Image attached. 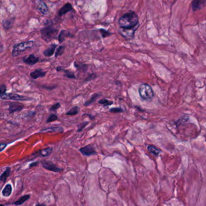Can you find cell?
I'll list each match as a JSON object with an SVG mask.
<instances>
[{"label": "cell", "instance_id": "cell-1", "mask_svg": "<svg viewBox=\"0 0 206 206\" xmlns=\"http://www.w3.org/2000/svg\"><path fill=\"white\" fill-rule=\"evenodd\" d=\"M118 22L120 28L131 29L139 24L138 16L136 12L130 11L121 16Z\"/></svg>", "mask_w": 206, "mask_h": 206}, {"label": "cell", "instance_id": "cell-2", "mask_svg": "<svg viewBox=\"0 0 206 206\" xmlns=\"http://www.w3.org/2000/svg\"><path fill=\"white\" fill-rule=\"evenodd\" d=\"M40 32L41 38L46 42H50L53 39L58 38L59 30L53 27L52 25L44 27Z\"/></svg>", "mask_w": 206, "mask_h": 206}, {"label": "cell", "instance_id": "cell-3", "mask_svg": "<svg viewBox=\"0 0 206 206\" xmlns=\"http://www.w3.org/2000/svg\"><path fill=\"white\" fill-rule=\"evenodd\" d=\"M35 45L34 41H28L17 43L13 47L12 55L13 57H17L25 50L33 48Z\"/></svg>", "mask_w": 206, "mask_h": 206}, {"label": "cell", "instance_id": "cell-4", "mask_svg": "<svg viewBox=\"0 0 206 206\" xmlns=\"http://www.w3.org/2000/svg\"><path fill=\"white\" fill-rule=\"evenodd\" d=\"M138 93L141 99L145 100H150L154 97V91L152 88L147 84H141L138 87Z\"/></svg>", "mask_w": 206, "mask_h": 206}, {"label": "cell", "instance_id": "cell-5", "mask_svg": "<svg viewBox=\"0 0 206 206\" xmlns=\"http://www.w3.org/2000/svg\"><path fill=\"white\" fill-rule=\"evenodd\" d=\"M1 100H10L15 101H25L32 100V99L27 97L24 96L19 95L16 93H6L4 95H0Z\"/></svg>", "mask_w": 206, "mask_h": 206}, {"label": "cell", "instance_id": "cell-6", "mask_svg": "<svg viewBox=\"0 0 206 206\" xmlns=\"http://www.w3.org/2000/svg\"><path fill=\"white\" fill-rule=\"evenodd\" d=\"M139 27V24L137 25L136 27L131 28V29H122L120 28L119 32L122 36H123L125 39L130 40L132 39L134 36L136 31L137 30Z\"/></svg>", "mask_w": 206, "mask_h": 206}, {"label": "cell", "instance_id": "cell-7", "mask_svg": "<svg viewBox=\"0 0 206 206\" xmlns=\"http://www.w3.org/2000/svg\"><path fill=\"white\" fill-rule=\"evenodd\" d=\"M39 58L36 56L34 54H31L27 56L22 58L23 62L29 66H33L36 64L39 61Z\"/></svg>", "mask_w": 206, "mask_h": 206}, {"label": "cell", "instance_id": "cell-8", "mask_svg": "<svg viewBox=\"0 0 206 206\" xmlns=\"http://www.w3.org/2000/svg\"><path fill=\"white\" fill-rule=\"evenodd\" d=\"M37 8L43 15H47L49 13V9L45 2L42 1H39L37 4Z\"/></svg>", "mask_w": 206, "mask_h": 206}, {"label": "cell", "instance_id": "cell-9", "mask_svg": "<svg viewBox=\"0 0 206 206\" xmlns=\"http://www.w3.org/2000/svg\"><path fill=\"white\" fill-rule=\"evenodd\" d=\"M80 151L82 154L85 156H89L96 154L94 147L91 145H88L81 148L80 149Z\"/></svg>", "mask_w": 206, "mask_h": 206}, {"label": "cell", "instance_id": "cell-10", "mask_svg": "<svg viewBox=\"0 0 206 206\" xmlns=\"http://www.w3.org/2000/svg\"><path fill=\"white\" fill-rule=\"evenodd\" d=\"M42 166L46 169L53 172H59L62 171V169L58 167L55 164H54L51 161H42Z\"/></svg>", "mask_w": 206, "mask_h": 206}, {"label": "cell", "instance_id": "cell-11", "mask_svg": "<svg viewBox=\"0 0 206 206\" xmlns=\"http://www.w3.org/2000/svg\"><path fill=\"white\" fill-rule=\"evenodd\" d=\"M47 71H44L42 69H36L32 72L30 73V76L33 79H37L38 78L40 77H44L46 76V74H47Z\"/></svg>", "mask_w": 206, "mask_h": 206}, {"label": "cell", "instance_id": "cell-12", "mask_svg": "<svg viewBox=\"0 0 206 206\" xmlns=\"http://www.w3.org/2000/svg\"><path fill=\"white\" fill-rule=\"evenodd\" d=\"M15 17H10V18H8L4 19L2 22V25L4 29L6 30L10 29L13 25V24L15 20Z\"/></svg>", "mask_w": 206, "mask_h": 206}, {"label": "cell", "instance_id": "cell-13", "mask_svg": "<svg viewBox=\"0 0 206 206\" xmlns=\"http://www.w3.org/2000/svg\"><path fill=\"white\" fill-rule=\"evenodd\" d=\"M24 109V106L20 103H11L8 108V111L10 114H13L15 112H19Z\"/></svg>", "mask_w": 206, "mask_h": 206}, {"label": "cell", "instance_id": "cell-14", "mask_svg": "<svg viewBox=\"0 0 206 206\" xmlns=\"http://www.w3.org/2000/svg\"><path fill=\"white\" fill-rule=\"evenodd\" d=\"M57 47L58 46L56 44H50L49 46V47L43 52V55L46 57H51L53 55V54H55Z\"/></svg>", "mask_w": 206, "mask_h": 206}, {"label": "cell", "instance_id": "cell-15", "mask_svg": "<svg viewBox=\"0 0 206 206\" xmlns=\"http://www.w3.org/2000/svg\"><path fill=\"white\" fill-rule=\"evenodd\" d=\"M73 10V5L71 3L67 2L59 10L58 12V15L59 16H62L64 15H66L67 13Z\"/></svg>", "mask_w": 206, "mask_h": 206}, {"label": "cell", "instance_id": "cell-16", "mask_svg": "<svg viewBox=\"0 0 206 206\" xmlns=\"http://www.w3.org/2000/svg\"><path fill=\"white\" fill-rule=\"evenodd\" d=\"M206 3L205 1H198V0L194 1L192 3V8L194 11L198 10L202 8L205 5Z\"/></svg>", "mask_w": 206, "mask_h": 206}, {"label": "cell", "instance_id": "cell-17", "mask_svg": "<svg viewBox=\"0 0 206 206\" xmlns=\"http://www.w3.org/2000/svg\"><path fill=\"white\" fill-rule=\"evenodd\" d=\"M73 35H71L69 32H67L66 30H62L61 32L59 33V36H58V41L59 43L63 42L67 37H73Z\"/></svg>", "mask_w": 206, "mask_h": 206}, {"label": "cell", "instance_id": "cell-18", "mask_svg": "<svg viewBox=\"0 0 206 206\" xmlns=\"http://www.w3.org/2000/svg\"><path fill=\"white\" fill-rule=\"evenodd\" d=\"M147 149L149 152L152 154L155 157H158L161 152V150L160 149H159L158 147H157L156 146L154 145H149Z\"/></svg>", "mask_w": 206, "mask_h": 206}, {"label": "cell", "instance_id": "cell-19", "mask_svg": "<svg viewBox=\"0 0 206 206\" xmlns=\"http://www.w3.org/2000/svg\"><path fill=\"white\" fill-rule=\"evenodd\" d=\"M74 66L76 69L77 70L79 71H82V72H85L88 69V66L85 64L79 62L78 61H75L74 63Z\"/></svg>", "mask_w": 206, "mask_h": 206}, {"label": "cell", "instance_id": "cell-20", "mask_svg": "<svg viewBox=\"0 0 206 206\" xmlns=\"http://www.w3.org/2000/svg\"><path fill=\"white\" fill-rule=\"evenodd\" d=\"M100 96V94H98V93H94V94L92 95V96L91 97V98L87 100L86 102H85V103H84V105L85 106H88L89 105H91V104L94 103L96 100Z\"/></svg>", "mask_w": 206, "mask_h": 206}, {"label": "cell", "instance_id": "cell-21", "mask_svg": "<svg viewBox=\"0 0 206 206\" xmlns=\"http://www.w3.org/2000/svg\"><path fill=\"white\" fill-rule=\"evenodd\" d=\"M12 192V187L10 184H7L2 191V195L4 197H9Z\"/></svg>", "mask_w": 206, "mask_h": 206}, {"label": "cell", "instance_id": "cell-22", "mask_svg": "<svg viewBox=\"0 0 206 206\" xmlns=\"http://www.w3.org/2000/svg\"><path fill=\"white\" fill-rule=\"evenodd\" d=\"M64 131V130L61 127H50L46 129H44L41 131V132H59L62 133Z\"/></svg>", "mask_w": 206, "mask_h": 206}, {"label": "cell", "instance_id": "cell-23", "mask_svg": "<svg viewBox=\"0 0 206 206\" xmlns=\"http://www.w3.org/2000/svg\"><path fill=\"white\" fill-rule=\"evenodd\" d=\"M30 195H26L22 196L17 201L14 203L13 204H15L16 206H20V205L22 204L24 202H25L29 198H30Z\"/></svg>", "mask_w": 206, "mask_h": 206}, {"label": "cell", "instance_id": "cell-24", "mask_svg": "<svg viewBox=\"0 0 206 206\" xmlns=\"http://www.w3.org/2000/svg\"><path fill=\"white\" fill-rule=\"evenodd\" d=\"M52 147H47L39 151V155L42 157H46L49 155L52 152Z\"/></svg>", "mask_w": 206, "mask_h": 206}, {"label": "cell", "instance_id": "cell-25", "mask_svg": "<svg viewBox=\"0 0 206 206\" xmlns=\"http://www.w3.org/2000/svg\"><path fill=\"white\" fill-rule=\"evenodd\" d=\"M79 107L78 106H75L69 110L68 112L66 113L67 116H75L79 113Z\"/></svg>", "mask_w": 206, "mask_h": 206}, {"label": "cell", "instance_id": "cell-26", "mask_svg": "<svg viewBox=\"0 0 206 206\" xmlns=\"http://www.w3.org/2000/svg\"><path fill=\"white\" fill-rule=\"evenodd\" d=\"M98 103L102 105L103 106L105 107V106H108L113 105V102L112 100H109L106 99H100V100H99Z\"/></svg>", "mask_w": 206, "mask_h": 206}, {"label": "cell", "instance_id": "cell-27", "mask_svg": "<svg viewBox=\"0 0 206 206\" xmlns=\"http://www.w3.org/2000/svg\"><path fill=\"white\" fill-rule=\"evenodd\" d=\"M65 49H66V47L64 46H61L58 47V48L57 49V50L55 52V57L58 58L59 56H62L64 53Z\"/></svg>", "mask_w": 206, "mask_h": 206}, {"label": "cell", "instance_id": "cell-28", "mask_svg": "<svg viewBox=\"0 0 206 206\" xmlns=\"http://www.w3.org/2000/svg\"><path fill=\"white\" fill-rule=\"evenodd\" d=\"M64 76L69 78V79H76V76L75 75V74L71 71L69 69H65L64 71Z\"/></svg>", "mask_w": 206, "mask_h": 206}, {"label": "cell", "instance_id": "cell-29", "mask_svg": "<svg viewBox=\"0 0 206 206\" xmlns=\"http://www.w3.org/2000/svg\"><path fill=\"white\" fill-rule=\"evenodd\" d=\"M10 169L9 168H7L1 175V177H0V180L1 181H5V180H7V177H8L9 174H10Z\"/></svg>", "mask_w": 206, "mask_h": 206}, {"label": "cell", "instance_id": "cell-30", "mask_svg": "<svg viewBox=\"0 0 206 206\" xmlns=\"http://www.w3.org/2000/svg\"><path fill=\"white\" fill-rule=\"evenodd\" d=\"M99 31L100 32V34H101L102 37L103 38L108 37V36H111V35H113L112 33H111V32H108V30H105V29H100L99 30Z\"/></svg>", "mask_w": 206, "mask_h": 206}, {"label": "cell", "instance_id": "cell-31", "mask_svg": "<svg viewBox=\"0 0 206 206\" xmlns=\"http://www.w3.org/2000/svg\"><path fill=\"white\" fill-rule=\"evenodd\" d=\"M58 119V117L57 116V115L54 114V113H52V114L49 115V116L48 117V118L46 120V122L47 123H51V122H53L54 121L57 120Z\"/></svg>", "mask_w": 206, "mask_h": 206}, {"label": "cell", "instance_id": "cell-32", "mask_svg": "<svg viewBox=\"0 0 206 206\" xmlns=\"http://www.w3.org/2000/svg\"><path fill=\"white\" fill-rule=\"evenodd\" d=\"M97 77V74L96 73H91V74H89L87 77H86V79H85L84 82H90L93 80H94V79H96Z\"/></svg>", "mask_w": 206, "mask_h": 206}, {"label": "cell", "instance_id": "cell-33", "mask_svg": "<svg viewBox=\"0 0 206 206\" xmlns=\"http://www.w3.org/2000/svg\"><path fill=\"white\" fill-rule=\"evenodd\" d=\"M109 111L110 113H123L124 112L123 110L121 108H119V107H117V108H111L110 109Z\"/></svg>", "mask_w": 206, "mask_h": 206}, {"label": "cell", "instance_id": "cell-34", "mask_svg": "<svg viewBox=\"0 0 206 206\" xmlns=\"http://www.w3.org/2000/svg\"><path fill=\"white\" fill-rule=\"evenodd\" d=\"M60 108H61V104H60V103L57 102V103H56L55 104L53 105L50 108L49 110H50V111H56L57 110H58V109Z\"/></svg>", "mask_w": 206, "mask_h": 206}, {"label": "cell", "instance_id": "cell-35", "mask_svg": "<svg viewBox=\"0 0 206 206\" xmlns=\"http://www.w3.org/2000/svg\"><path fill=\"white\" fill-rule=\"evenodd\" d=\"M6 91H7L6 85L5 84H2L0 86V93H1V95H4V94H6Z\"/></svg>", "mask_w": 206, "mask_h": 206}, {"label": "cell", "instance_id": "cell-36", "mask_svg": "<svg viewBox=\"0 0 206 206\" xmlns=\"http://www.w3.org/2000/svg\"><path fill=\"white\" fill-rule=\"evenodd\" d=\"M88 122H83L82 123H81L79 126V128H78L77 131L78 132H80L81 131H82V130L88 125Z\"/></svg>", "mask_w": 206, "mask_h": 206}, {"label": "cell", "instance_id": "cell-37", "mask_svg": "<svg viewBox=\"0 0 206 206\" xmlns=\"http://www.w3.org/2000/svg\"><path fill=\"white\" fill-rule=\"evenodd\" d=\"M42 88L46 89H49V90H52L54 88H56V86H42Z\"/></svg>", "mask_w": 206, "mask_h": 206}, {"label": "cell", "instance_id": "cell-38", "mask_svg": "<svg viewBox=\"0 0 206 206\" xmlns=\"http://www.w3.org/2000/svg\"><path fill=\"white\" fill-rule=\"evenodd\" d=\"M65 70V69H64V67H61V66H59V67H58L57 68H56V71H58V72H61V71H64Z\"/></svg>", "mask_w": 206, "mask_h": 206}, {"label": "cell", "instance_id": "cell-39", "mask_svg": "<svg viewBox=\"0 0 206 206\" xmlns=\"http://www.w3.org/2000/svg\"><path fill=\"white\" fill-rule=\"evenodd\" d=\"M7 146V144H5V143H1V146H0V147H1V151H2L5 147V146Z\"/></svg>", "mask_w": 206, "mask_h": 206}, {"label": "cell", "instance_id": "cell-40", "mask_svg": "<svg viewBox=\"0 0 206 206\" xmlns=\"http://www.w3.org/2000/svg\"><path fill=\"white\" fill-rule=\"evenodd\" d=\"M35 206H46L44 204H37Z\"/></svg>", "mask_w": 206, "mask_h": 206}, {"label": "cell", "instance_id": "cell-41", "mask_svg": "<svg viewBox=\"0 0 206 206\" xmlns=\"http://www.w3.org/2000/svg\"><path fill=\"white\" fill-rule=\"evenodd\" d=\"M37 163H38L36 162V163H33V164H30V167H32V166H36V165L37 164Z\"/></svg>", "mask_w": 206, "mask_h": 206}, {"label": "cell", "instance_id": "cell-42", "mask_svg": "<svg viewBox=\"0 0 206 206\" xmlns=\"http://www.w3.org/2000/svg\"><path fill=\"white\" fill-rule=\"evenodd\" d=\"M1 206H4V205H2V204H1Z\"/></svg>", "mask_w": 206, "mask_h": 206}]
</instances>
